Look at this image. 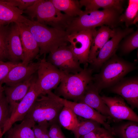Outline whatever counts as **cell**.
<instances>
[{"instance_id": "12", "label": "cell", "mask_w": 138, "mask_h": 138, "mask_svg": "<svg viewBox=\"0 0 138 138\" xmlns=\"http://www.w3.org/2000/svg\"><path fill=\"white\" fill-rule=\"evenodd\" d=\"M114 33L110 40L104 45L95 59L91 64L94 68L101 67L103 64L115 54L121 41L128 35L134 32L132 28L124 29L114 28Z\"/></svg>"}, {"instance_id": "34", "label": "cell", "mask_w": 138, "mask_h": 138, "mask_svg": "<svg viewBox=\"0 0 138 138\" xmlns=\"http://www.w3.org/2000/svg\"><path fill=\"white\" fill-rule=\"evenodd\" d=\"M7 2L23 11L33 5L37 0H5Z\"/></svg>"}, {"instance_id": "29", "label": "cell", "mask_w": 138, "mask_h": 138, "mask_svg": "<svg viewBox=\"0 0 138 138\" xmlns=\"http://www.w3.org/2000/svg\"><path fill=\"white\" fill-rule=\"evenodd\" d=\"M9 24L0 26V61L9 60L6 42Z\"/></svg>"}, {"instance_id": "16", "label": "cell", "mask_w": 138, "mask_h": 138, "mask_svg": "<svg viewBox=\"0 0 138 138\" xmlns=\"http://www.w3.org/2000/svg\"><path fill=\"white\" fill-rule=\"evenodd\" d=\"M39 61L31 62L27 65L19 63L13 68L6 77L0 82L8 86L13 85L27 79L37 71L39 65Z\"/></svg>"}, {"instance_id": "19", "label": "cell", "mask_w": 138, "mask_h": 138, "mask_svg": "<svg viewBox=\"0 0 138 138\" xmlns=\"http://www.w3.org/2000/svg\"><path fill=\"white\" fill-rule=\"evenodd\" d=\"M99 93L92 81L89 84L84 94L77 102L86 104L102 114L112 118L109 108L102 99Z\"/></svg>"}, {"instance_id": "39", "label": "cell", "mask_w": 138, "mask_h": 138, "mask_svg": "<svg viewBox=\"0 0 138 138\" xmlns=\"http://www.w3.org/2000/svg\"><path fill=\"white\" fill-rule=\"evenodd\" d=\"M3 135L2 133V130L1 128L0 127V137L3 136Z\"/></svg>"}, {"instance_id": "24", "label": "cell", "mask_w": 138, "mask_h": 138, "mask_svg": "<svg viewBox=\"0 0 138 138\" xmlns=\"http://www.w3.org/2000/svg\"><path fill=\"white\" fill-rule=\"evenodd\" d=\"M60 11L67 16L75 18L80 15L83 11L81 9L79 1L77 0H50Z\"/></svg>"}, {"instance_id": "1", "label": "cell", "mask_w": 138, "mask_h": 138, "mask_svg": "<svg viewBox=\"0 0 138 138\" xmlns=\"http://www.w3.org/2000/svg\"><path fill=\"white\" fill-rule=\"evenodd\" d=\"M123 12L113 8L83 11L80 15L73 18L66 31L69 34L103 26L112 29L116 28L122 24L120 17Z\"/></svg>"}, {"instance_id": "37", "label": "cell", "mask_w": 138, "mask_h": 138, "mask_svg": "<svg viewBox=\"0 0 138 138\" xmlns=\"http://www.w3.org/2000/svg\"><path fill=\"white\" fill-rule=\"evenodd\" d=\"M3 84L0 82V98L4 94V88Z\"/></svg>"}, {"instance_id": "7", "label": "cell", "mask_w": 138, "mask_h": 138, "mask_svg": "<svg viewBox=\"0 0 138 138\" xmlns=\"http://www.w3.org/2000/svg\"><path fill=\"white\" fill-rule=\"evenodd\" d=\"M39 61L36 86L40 95H46L57 87L66 74L48 61L46 54L43 59H39Z\"/></svg>"}, {"instance_id": "9", "label": "cell", "mask_w": 138, "mask_h": 138, "mask_svg": "<svg viewBox=\"0 0 138 138\" xmlns=\"http://www.w3.org/2000/svg\"><path fill=\"white\" fill-rule=\"evenodd\" d=\"M47 60L66 74L77 73L83 69L68 45L49 53Z\"/></svg>"}, {"instance_id": "28", "label": "cell", "mask_w": 138, "mask_h": 138, "mask_svg": "<svg viewBox=\"0 0 138 138\" xmlns=\"http://www.w3.org/2000/svg\"><path fill=\"white\" fill-rule=\"evenodd\" d=\"M137 122L130 121L119 126L118 131L123 138H138Z\"/></svg>"}, {"instance_id": "6", "label": "cell", "mask_w": 138, "mask_h": 138, "mask_svg": "<svg viewBox=\"0 0 138 138\" xmlns=\"http://www.w3.org/2000/svg\"><path fill=\"white\" fill-rule=\"evenodd\" d=\"M64 107L48 94L41 95L37 98L25 117L32 120L36 124H47L50 127L58 122L59 114Z\"/></svg>"}, {"instance_id": "20", "label": "cell", "mask_w": 138, "mask_h": 138, "mask_svg": "<svg viewBox=\"0 0 138 138\" xmlns=\"http://www.w3.org/2000/svg\"><path fill=\"white\" fill-rule=\"evenodd\" d=\"M114 31V28L112 29L106 26L95 30L89 51V63H93L104 45L113 36Z\"/></svg>"}, {"instance_id": "25", "label": "cell", "mask_w": 138, "mask_h": 138, "mask_svg": "<svg viewBox=\"0 0 138 138\" xmlns=\"http://www.w3.org/2000/svg\"><path fill=\"white\" fill-rule=\"evenodd\" d=\"M58 122L65 129L73 131L77 127L79 121L77 116L70 109L65 106L60 112Z\"/></svg>"}, {"instance_id": "17", "label": "cell", "mask_w": 138, "mask_h": 138, "mask_svg": "<svg viewBox=\"0 0 138 138\" xmlns=\"http://www.w3.org/2000/svg\"><path fill=\"white\" fill-rule=\"evenodd\" d=\"M12 24L9 25L7 39L9 60L15 63L22 62L24 55L19 31L16 24Z\"/></svg>"}, {"instance_id": "8", "label": "cell", "mask_w": 138, "mask_h": 138, "mask_svg": "<svg viewBox=\"0 0 138 138\" xmlns=\"http://www.w3.org/2000/svg\"><path fill=\"white\" fill-rule=\"evenodd\" d=\"M96 29L82 30L68 34L67 40L71 51L80 64L88 65V56Z\"/></svg>"}, {"instance_id": "35", "label": "cell", "mask_w": 138, "mask_h": 138, "mask_svg": "<svg viewBox=\"0 0 138 138\" xmlns=\"http://www.w3.org/2000/svg\"><path fill=\"white\" fill-rule=\"evenodd\" d=\"M19 63L0 61V82L6 77L13 68L17 65Z\"/></svg>"}, {"instance_id": "27", "label": "cell", "mask_w": 138, "mask_h": 138, "mask_svg": "<svg viewBox=\"0 0 138 138\" xmlns=\"http://www.w3.org/2000/svg\"><path fill=\"white\" fill-rule=\"evenodd\" d=\"M100 124L95 121L84 118L82 121H79L78 125L72 132L75 138H79L100 126Z\"/></svg>"}, {"instance_id": "40", "label": "cell", "mask_w": 138, "mask_h": 138, "mask_svg": "<svg viewBox=\"0 0 138 138\" xmlns=\"http://www.w3.org/2000/svg\"><path fill=\"white\" fill-rule=\"evenodd\" d=\"M2 136H1L0 137V138H2Z\"/></svg>"}, {"instance_id": "4", "label": "cell", "mask_w": 138, "mask_h": 138, "mask_svg": "<svg viewBox=\"0 0 138 138\" xmlns=\"http://www.w3.org/2000/svg\"><path fill=\"white\" fill-rule=\"evenodd\" d=\"M100 72L93 75V82L99 92L102 89L111 87L122 79L137 67L115 54L105 62Z\"/></svg>"}, {"instance_id": "18", "label": "cell", "mask_w": 138, "mask_h": 138, "mask_svg": "<svg viewBox=\"0 0 138 138\" xmlns=\"http://www.w3.org/2000/svg\"><path fill=\"white\" fill-rule=\"evenodd\" d=\"M36 77L34 74L21 83L12 86L5 85L3 86L4 93L10 106L12 113L18 105V102L20 101L26 94Z\"/></svg>"}, {"instance_id": "36", "label": "cell", "mask_w": 138, "mask_h": 138, "mask_svg": "<svg viewBox=\"0 0 138 138\" xmlns=\"http://www.w3.org/2000/svg\"><path fill=\"white\" fill-rule=\"evenodd\" d=\"M49 135L50 138H66L57 123L53 124L50 127Z\"/></svg>"}, {"instance_id": "32", "label": "cell", "mask_w": 138, "mask_h": 138, "mask_svg": "<svg viewBox=\"0 0 138 138\" xmlns=\"http://www.w3.org/2000/svg\"><path fill=\"white\" fill-rule=\"evenodd\" d=\"M79 138H114L109 131L100 126Z\"/></svg>"}, {"instance_id": "2", "label": "cell", "mask_w": 138, "mask_h": 138, "mask_svg": "<svg viewBox=\"0 0 138 138\" xmlns=\"http://www.w3.org/2000/svg\"><path fill=\"white\" fill-rule=\"evenodd\" d=\"M22 23L31 33L39 46V56L68 45V34L65 31L48 27L27 18Z\"/></svg>"}, {"instance_id": "13", "label": "cell", "mask_w": 138, "mask_h": 138, "mask_svg": "<svg viewBox=\"0 0 138 138\" xmlns=\"http://www.w3.org/2000/svg\"><path fill=\"white\" fill-rule=\"evenodd\" d=\"M101 98L109 108L113 118L138 122V116L121 97L103 95Z\"/></svg>"}, {"instance_id": "23", "label": "cell", "mask_w": 138, "mask_h": 138, "mask_svg": "<svg viewBox=\"0 0 138 138\" xmlns=\"http://www.w3.org/2000/svg\"><path fill=\"white\" fill-rule=\"evenodd\" d=\"M124 1L121 0H80L79 2L81 7L83 6L85 7V10L113 8L123 12Z\"/></svg>"}, {"instance_id": "22", "label": "cell", "mask_w": 138, "mask_h": 138, "mask_svg": "<svg viewBox=\"0 0 138 138\" xmlns=\"http://www.w3.org/2000/svg\"><path fill=\"white\" fill-rule=\"evenodd\" d=\"M35 124L32 120L25 117L21 123L13 125L6 132L5 138H35L32 129Z\"/></svg>"}, {"instance_id": "14", "label": "cell", "mask_w": 138, "mask_h": 138, "mask_svg": "<svg viewBox=\"0 0 138 138\" xmlns=\"http://www.w3.org/2000/svg\"><path fill=\"white\" fill-rule=\"evenodd\" d=\"M110 91L120 95L133 108L138 107V78H123L111 87Z\"/></svg>"}, {"instance_id": "10", "label": "cell", "mask_w": 138, "mask_h": 138, "mask_svg": "<svg viewBox=\"0 0 138 138\" xmlns=\"http://www.w3.org/2000/svg\"><path fill=\"white\" fill-rule=\"evenodd\" d=\"M52 98L62 103L64 106L71 109L77 115L84 119L92 120L103 125L109 131L110 127L106 121L110 118L103 115L95 109L84 103L66 100L55 95L52 91L49 93Z\"/></svg>"}, {"instance_id": "3", "label": "cell", "mask_w": 138, "mask_h": 138, "mask_svg": "<svg viewBox=\"0 0 138 138\" xmlns=\"http://www.w3.org/2000/svg\"><path fill=\"white\" fill-rule=\"evenodd\" d=\"M23 13L27 14L31 20L65 31L74 18L62 13L50 0H37L24 11Z\"/></svg>"}, {"instance_id": "11", "label": "cell", "mask_w": 138, "mask_h": 138, "mask_svg": "<svg viewBox=\"0 0 138 138\" xmlns=\"http://www.w3.org/2000/svg\"><path fill=\"white\" fill-rule=\"evenodd\" d=\"M37 77L31 85L28 92L19 102L12 112L2 130L4 135L16 122L23 120L37 98L40 95L36 86Z\"/></svg>"}, {"instance_id": "30", "label": "cell", "mask_w": 138, "mask_h": 138, "mask_svg": "<svg viewBox=\"0 0 138 138\" xmlns=\"http://www.w3.org/2000/svg\"><path fill=\"white\" fill-rule=\"evenodd\" d=\"M121 46L124 54L128 53L138 47V30L134 31L126 36Z\"/></svg>"}, {"instance_id": "26", "label": "cell", "mask_w": 138, "mask_h": 138, "mask_svg": "<svg viewBox=\"0 0 138 138\" xmlns=\"http://www.w3.org/2000/svg\"><path fill=\"white\" fill-rule=\"evenodd\" d=\"M138 18V0L128 1L127 7L120 17L121 22L124 23L126 27L136 24Z\"/></svg>"}, {"instance_id": "21", "label": "cell", "mask_w": 138, "mask_h": 138, "mask_svg": "<svg viewBox=\"0 0 138 138\" xmlns=\"http://www.w3.org/2000/svg\"><path fill=\"white\" fill-rule=\"evenodd\" d=\"M23 11L7 2L0 0V20L7 24L23 23L26 17L22 15Z\"/></svg>"}, {"instance_id": "31", "label": "cell", "mask_w": 138, "mask_h": 138, "mask_svg": "<svg viewBox=\"0 0 138 138\" xmlns=\"http://www.w3.org/2000/svg\"><path fill=\"white\" fill-rule=\"evenodd\" d=\"M11 114L10 106L4 94L0 98V127L2 130Z\"/></svg>"}, {"instance_id": "33", "label": "cell", "mask_w": 138, "mask_h": 138, "mask_svg": "<svg viewBox=\"0 0 138 138\" xmlns=\"http://www.w3.org/2000/svg\"><path fill=\"white\" fill-rule=\"evenodd\" d=\"M49 125L47 124H35L32 128L35 138H50L48 128Z\"/></svg>"}, {"instance_id": "38", "label": "cell", "mask_w": 138, "mask_h": 138, "mask_svg": "<svg viewBox=\"0 0 138 138\" xmlns=\"http://www.w3.org/2000/svg\"><path fill=\"white\" fill-rule=\"evenodd\" d=\"M7 24H7L5 22L0 20V26Z\"/></svg>"}, {"instance_id": "15", "label": "cell", "mask_w": 138, "mask_h": 138, "mask_svg": "<svg viewBox=\"0 0 138 138\" xmlns=\"http://www.w3.org/2000/svg\"><path fill=\"white\" fill-rule=\"evenodd\" d=\"M16 23L19 31L23 51L24 59L21 63L27 65L32 62L34 59L38 58L39 48L32 34L24 24Z\"/></svg>"}, {"instance_id": "5", "label": "cell", "mask_w": 138, "mask_h": 138, "mask_svg": "<svg viewBox=\"0 0 138 138\" xmlns=\"http://www.w3.org/2000/svg\"><path fill=\"white\" fill-rule=\"evenodd\" d=\"M88 66V65H84L77 73L66 74L55 89L54 93L66 100L78 102L93 80V70Z\"/></svg>"}]
</instances>
